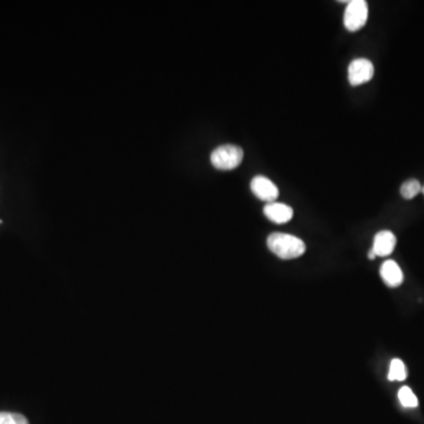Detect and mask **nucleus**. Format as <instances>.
<instances>
[{
    "label": "nucleus",
    "mask_w": 424,
    "mask_h": 424,
    "mask_svg": "<svg viewBox=\"0 0 424 424\" xmlns=\"http://www.w3.org/2000/svg\"><path fill=\"white\" fill-rule=\"evenodd\" d=\"M268 248L281 259L298 258L305 255V243L298 237L288 233H274L268 237Z\"/></svg>",
    "instance_id": "obj_1"
},
{
    "label": "nucleus",
    "mask_w": 424,
    "mask_h": 424,
    "mask_svg": "<svg viewBox=\"0 0 424 424\" xmlns=\"http://www.w3.org/2000/svg\"><path fill=\"white\" fill-rule=\"evenodd\" d=\"M244 152L237 145H221L211 154V163L218 170H233L243 161Z\"/></svg>",
    "instance_id": "obj_2"
},
{
    "label": "nucleus",
    "mask_w": 424,
    "mask_h": 424,
    "mask_svg": "<svg viewBox=\"0 0 424 424\" xmlns=\"http://www.w3.org/2000/svg\"><path fill=\"white\" fill-rule=\"evenodd\" d=\"M369 8L365 0H353L348 3L344 12V27L350 32H357L368 20Z\"/></svg>",
    "instance_id": "obj_3"
},
{
    "label": "nucleus",
    "mask_w": 424,
    "mask_h": 424,
    "mask_svg": "<svg viewBox=\"0 0 424 424\" xmlns=\"http://www.w3.org/2000/svg\"><path fill=\"white\" fill-rule=\"evenodd\" d=\"M374 73H375L374 65L370 60L365 58L353 60L348 68V78L353 87L368 83L374 77Z\"/></svg>",
    "instance_id": "obj_4"
},
{
    "label": "nucleus",
    "mask_w": 424,
    "mask_h": 424,
    "mask_svg": "<svg viewBox=\"0 0 424 424\" xmlns=\"http://www.w3.org/2000/svg\"><path fill=\"white\" fill-rule=\"evenodd\" d=\"M251 190L257 198L267 203H274L279 195L277 187L264 176H256L251 180Z\"/></svg>",
    "instance_id": "obj_5"
},
{
    "label": "nucleus",
    "mask_w": 424,
    "mask_h": 424,
    "mask_svg": "<svg viewBox=\"0 0 424 424\" xmlns=\"http://www.w3.org/2000/svg\"><path fill=\"white\" fill-rule=\"evenodd\" d=\"M396 243H397V240H396L394 233L389 230H383V231L376 233L372 250L375 254L376 257L377 256L387 257L394 251Z\"/></svg>",
    "instance_id": "obj_6"
},
{
    "label": "nucleus",
    "mask_w": 424,
    "mask_h": 424,
    "mask_svg": "<svg viewBox=\"0 0 424 424\" xmlns=\"http://www.w3.org/2000/svg\"><path fill=\"white\" fill-rule=\"evenodd\" d=\"M264 214L268 219L276 224H286L293 217V210L289 205L283 203H268L263 209Z\"/></svg>",
    "instance_id": "obj_7"
},
{
    "label": "nucleus",
    "mask_w": 424,
    "mask_h": 424,
    "mask_svg": "<svg viewBox=\"0 0 424 424\" xmlns=\"http://www.w3.org/2000/svg\"><path fill=\"white\" fill-rule=\"evenodd\" d=\"M379 274H381L383 282L390 288H397L401 286L404 279L401 268L393 259H388L382 264Z\"/></svg>",
    "instance_id": "obj_8"
},
{
    "label": "nucleus",
    "mask_w": 424,
    "mask_h": 424,
    "mask_svg": "<svg viewBox=\"0 0 424 424\" xmlns=\"http://www.w3.org/2000/svg\"><path fill=\"white\" fill-rule=\"evenodd\" d=\"M407 376L408 374H407L406 365L403 363V360H398V358L391 360L388 379L402 382V381H406Z\"/></svg>",
    "instance_id": "obj_9"
},
{
    "label": "nucleus",
    "mask_w": 424,
    "mask_h": 424,
    "mask_svg": "<svg viewBox=\"0 0 424 424\" xmlns=\"http://www.w3.org/2000/svg\"><path fill=\"white\" fill-rule=\"evenodd\" d=\"M422 192V185L417 180H409L404 182L401 187V195L404 199H413Z\"/></svg>",
    "instance_id": "obj_10"
},
{
    "label": "nucleus",
    "mask_w": 424,
    "mask_h": 424,
    "mask_svg": "<svg viewBox=\"0 0 424 424\" xmlns=\"http://www.w3.org/2000/svg\"><path fill=\"white\" fill-rule=\"evenodd\" d=\"M398 400L404 408H416L418 400L409 387H402L398 391Z\"/></svg>",
    "instance_id": "obj_11"
},
{
    "label": "nucleus",
    "mask_w": 424,
    "mask_h": 424,
    "mask_svg": "<svg viewBox=\"0 0 424 424\" xmlns=\"http://www.w3.org/2000/svg\"><path fill=\"white\" fill-rule=\"evenodd\" d=\"M0 424H29V421L20 414L0 413Z\"/></svg>",
    "instance_id": "obj_12"
},
{
    "label": "nucleus",
    "mask_w": 424,
    "mask_h": 424,
    "mask_svg": "<svg viewBox=\"0 0 424 424\" xmlns=\"http://www.w3.org/2000/svg\"><path fill=\"white\" fill-rule=\"evenodd\" d=\"M368 257H369V259H375L376 258V255H375V254H374V251H372V250H370V251H369Z\"/></svg>",
    "instance_id": "obj_13"
},
{
    "label": "nucleus",
    "mask_w": 424,
    "mask_h": 424,
    "mask_svg": "<svg viewBox=\"0 0 424 424\" xmlns=\"http://www.w3.org/2000/svg\"><path fill=\"white\" fill-rule=\"evenodd\" d=\"M422 192H423V195H424V185H423V187H422Z\"/></svg>",
    "instance_id": "obj_14"
}]
</instances>
